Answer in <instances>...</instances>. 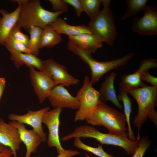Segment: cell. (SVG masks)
<instances>
[{
  "label": "cell",
  "mask_w": 157,
  "mask_h": 157,
  "mask_svg": "<svg viewBox=\"0 0 157 157\" xmlns=\"http://www.w3.org/2000/svg\"><path fill=\"white\" fill-rule=\"evenodd\" d=\"M10 54V59L17 68L23 65L36 68L39 71H43L44 66L43 61L36 56L16 51L10 49H7Z\"/></svg>",
  "instance_id": "d6986e66"
},
{
  "label": "cell",
  "mask_w": 157,
  "mask_h": 157,
  "mask_svg": "<svg viewBox=\"0 0 157 157\" xmlns=\"http://www.w3.org/2000/svg\"><path fill=\"white\" fill-rule=\"evenodd\" d=\"M77 138H91L96 140L101 144L111 145L120 147L129 154L133 155L138 146L139 141L130 140L128 137L110 133H104L94 127L83 125L76 128L71 133L62 137L61 140L66 141Z\"/></svg>",
  "instance_id": "277c9868"
},
{
  "label": "cell",
  "mask_w": 157,
  "mask_h": 157,
  "mask_svg": "<svg viewBox=\"0 0 157 157\" xmlns=\"http://www.w3.org/2000/svg\"><path fill=\"white\" fill-rule=\"evenodd\" d=\"M57 33L67 35L68 36L83 33L92 34L88 26L84 25L73 26L69 24L63 19L58 17L51 24Z\"/></svg>",
  "instance_id": "44dd1931"
},
{
  "label": "cell",
  "mask_w": 157,
  "mask_h": 157,
  "mask_svg": "<svg viewBox=\"0 0 157 157\" xmlns=\"http://www.w3.org/2000/svg\"><path fill=\"white\" fill-rule=\"evenodd\" d=\"M43 62L57 85L68 87L79 83L80 80L70 75L65 66L53 59L46 60Z\"/></svg>",
  "instance_id": "5bb4252c"
},
{
  "label": "cell",
  "mask_w": 157,
  "mask_h": 157,
  "mask_svg": "<svg viewBox=\"0 0 157 157\" xmlns=\"http://www.w3.org/2000/svg\"><path fill=\"white\" fill-rule=\"evenodd\" d=\"M3 45L7 49H10L17 52L30 53L27 47L15 40L10 33L6 38Z\"/></svg>",
  "instance_id": "83f0119b"
},
{
  "label": "cell",
  "mask_w": 157,
  "mask_h": 157,
  "mask_svg": "<svg viewBox=\"0 0 157 157\" xmlns=\"http://www.w3.org/2000/svg\"><path fill=\"white\" fill-rule=\"evenodd\" d=\"M22 6L19 5L11 12L0 9V46L3 45L7 37L18 19Z\"/></svg>",
  "instance_id": "e0dca14e"
},
{
  "label": "cell",
  "mask_w": 157,
  "mask_h": 157,
  "mask_svg": "<svg viewBox=\"0 0 157 157\" xmlns=\"http://www.w3.org/2000/svg\"><path fill=\"white\" fill-rule=\"evenodd\" d=\"M143 11L142 17L133 19L132 26L133 31L143 36L157 35V7L147 5Z\"/></svg>",
  "instance_id": "9c48e42d"
},
{
  "label": "cell",
  "mask_w": 157,
  "mask_h": 157,
  "mask_svg": "<svg viewBox=\"0 0 157 157\" xmlns=\"http://www.w3.org/2000/svg\"><path fill=\"white\" fill-rule=\"evenodd\" d=\"M12 155L11 149L7 147L4 151L0 153V157H11Z\"/></svg>",
  "instance_id": "d590c367"
},
{
  "label": "cell",
  "mask_w": 157,
  "mask_h": 157,
  "mask_svg": "<svg viewBox=\"0 0 157 157\" xmlns=\"http://www.w3.org/2000/svg\"><path fill=\"white\" fill-rule=\"evenodd\" d=\"M9 123L18 129L21 139L26 146L24 157H30L31 154L37 151L38 146L42 142V139L33 129H26L24 124L16 121H11Z\"/></svg>",
  "instance_id": "2e32d148"
},
{
  "label": "cell",
  "mask_w": 157,
  "mask_h": 157,
  "mask_svg": "<svg viewBox=\"0 0 157 157\" xmlns=\"http://www.w3.org/2000/svg\"><path fill=\"white\" fill-rule=\"evenodd\" d=\"M86 157H91L90 156H89L87 154H86L85 153Z\"/></svg>",
  "instance_id": "74e56055"
},
{
  "label": "cell",
  "mask_w": 157,
  "mask_h": 157,
  "mask_svg": "<svg viewBox=\"0 0 157 157\" xmlns=\"http://www.w3.org/2000/svg\"><path fill=\"white\" fill-rule=\"evenodd\" d=\"M92 85L89 77L85 76L83 86L78 91L76 96L79 102L80 107L75 113L74 122L85 120L101 101L100 93Z\"/></svg>",
  "instance_id": "52a82bcc"
},
{
  "label": "cell",
  "mask_w": 157,
  "mask_h": 157,
  "mask_svg": "<svg viewBox=\"0 0 157 157\" xmlns=\"http://www.w3.org/2000/svg\"><path fill=\"white\" fill-rule=\"evenodd\" d=\"M103 6L93 17L90 19L88 26L92 33L102 42H105L112 46L117 35L116 28L113 15L110 8L111 1L101 0Z\"/></svg>",
  "instance_id": "8992f818"
},
{
  "label": "cell",
  "mask_w": 157,
  "mask_h": 157,
  "mask_svg": "<svg viewBox=\"0 0 157 157\" xmlns=\"http://www.w3.org/2000/svg\"><path fill=\"white\" fill-rule=\"evenodd\" d=\"M80 153L77 150L65 149L63 152L58 154L56 157H72Z\"/></svg>",
  "instance_id": "836d02e7"
},
{
  "label": "cell",
  "mask_w": 157,
  "mask_h": 157,
  "mask_svg": "<svg viewBox=\"0 0 157 157\" xmlns=\"http://www.w3.org/2000/svg\"><path fill=\"white\" fill-rule=\"evenodd\" d=\"M10 34L15 40L22 43L27 47L29 38L27 35L22 32L21 28L16 24L11 29Z\"/></svg>",
  "instance_id": "f546056e"
},
{
  "label": "cell",
  "mask_w": 157,
  "mask_h": 157,
  "mask_svg": "<svg viewBox=\"0 0 157 157\" xmlns=\"http://www.w3.org/2000/svg\"><path fill=\"white\" fill-rule=\"evenodd\" d=\"M22 6L16 25L28 30L32 26L43 28L50 25L63 13L44 9L38 0H13Z\"/></svg>",
  "instance_id": "6da1fadb"
},
{
  "label": "cell",
  "mask_w": 157,
  "mask_h": 157,
  "mask_svg": "<svg viewBox=\"0 0 157 157\" xmlns=\"http://www.w3.org/2000/svg\"><path fill=\"white\" fill-rule=\"evenodd\" d=\"M141 80L142 81H146L150 83L152 86L157 87V78L150 74L147 71L144 72L141 77Z\"/></svg>",
  "instance_id": "d6a6232c"
},
{
  "label": "cell",
  "mask_w": 157,
  "mask_h": 157,
  "mask_svg": "<svg viewBox=\"0 0 157 157\" xmlns=\"http://www.w3.org/2000/svg\"><path fill=\"white\" fill-rule=\"evenodd\" d=\"M22 142L16 127L0 118V144L9 147L13 157H17V151L19 149Z\"/></svg>",
  "instance_id": "9a60e30c"
},
{
  "label": "cell",
  "mask_w": 157,
  "mask_h": 157,
  "mask_svg": "<svg viewBox=\"0 0 157 157\" xmlns=\"http://www.w3.org/2000/svg\"><path fill=\"white\" fill-rule=\"evenodd\" d=\"M49 110L50 107L48 106L37 111L28 110L26 113L23 115L10 113L8 116V118L11 121H17L31 126L41 138L42 142H44L47 138L42 126V117L44 113Z\"/></svg>",
  "instance_id": "7c38bea8"
},
{
  "label": "cell",
  "mask_w": 157,
  "mask_h": 157,
  "mask_svg": "<svg viewBox=\"0 0 157 157\" xmlns=\"http://www.w3.org/2000/svg\"><path fill=\"white\" fill-rule=\"evenodd\" d=\"M67 4L72 6L75 9L76 15L80 17L83 11V8L80 0H63Z\"/></svg>",
  "instance_id": "1f68e13d"
},
{
  "label": "cell",
  "mask_w": 157,
  "mask_h": 157,
  "mask_svg": "<svg viewBox=\"0 0 157 157\" xmlns=\"http://www.w3.org/2000/svg\"><path fill=\"white\" fill-rule=\"evenodd\" d=\"M62 110V108H55L47 111L44 114L42 120V123L47 126L49 131L47 144L50 147H56L58 154L65 149L61 145L59 136L60 116Z\"/></svg>",
  "instance_id": "30bf717a"
},
{
  "label": "cell",
  "mask_w": 157,
  "mask_h": 157,
  "mask_svg": "<svg viewBox=\"0 0 157 157\" xmlns=\"http://www.w3.org/2000/svg\"><path fill=\"white\" fill-rule=\"evenodd\" d=\"M85 120L90 125L104 126L109 133L128 138L124 114L103 101H100Z\"/></svg>",
  "instance_id": "3957f363"
},
{
  "label": "cell",
  "mask_w": 157,
  "mask_h": 157,
  "mask_svg": "<svg viewBox=\"0 0 157 157\" xmlns=\"http://www.w3.org/2000/svg\"><path fill=\"white\" fill-rule=\"evenodd\" d=\"M157 67V60L155 58L145 59L140 62L138 69L132 74L124 75L119 85L120 91L128 93L130 90L144 87L146 85L141 80V77L145 72Z\"/></svg>",
  "instance_id": "8fae6325"
},
{
  "label": "cell",
  "mask_w": 157,
  "mask_h": 157,
  "mask_svg": "<svg viewBox=\"0 0 157 157\" xmlns=\"http://www.w3.org/2000/svg\"><path fill=\"white\" fill-rule=\"evenodd\" d=\"M83 11L89 16L90 19L95 16L99 11L101 3L100 0H80Z\"/></svg>",
  "instance_id": "4316f807"
},
{
  "label": "cell",
  "mask_w": 157,
  "mask_h": 157,
  "mask_svg": "<svg viewBox=\"0 0 157 157\" xmlns=\"http://www.w3.org/2000/svg\"><path fill=\"white\" fill-rule=\"evenodd\" d=\"M128 94L133 97L138 104V113L133 123L138 129L136 140L139 141L140 139V130L147 118L157 127V113L155 108L157 102V87L146 85L131 89Z\"/></svg>",
  "instance_id": "7a4b0ae2"
},
{
  "label": "cell",
  "mask_w": 157,
  "mask_h": 157,
  "mask_svg": "<svg viewBox=\"0 0 157 157\" xmlns=\"http://www.w3.org/2000/svg\"><path fill=\"white\" fill-rule=\"evenodd\" d=\"M49 102L54 108L79 109L80 103L76 97L72 96L65 87L57 85L52 90L48 97Z\"/></svg>",
  "instance_id": "4fadbf2b"
},
{
  "label": "cell",
  "mask_w": 157,
  "mask_h": 157,
  "mask_svg": "<svg viewBox=\"0 0 157 157\" xmlns=\"http://www.w3.org/2000/svg\"><path fill=\"white\" fill-rule=\"evenodd\" d=\"M116 76L115 73L111 72L101 83L99 91L101 94V101L105 102L110 101L116 107L121 110L123 108V106L118 100L114 87V80Z\"/></svg>",
  "instance_id": "ffe728a7"
},
{
  "label": "cell",
  "mask_w": 157,
  "mask_h": 157,
  "mask_svg": "<svg viewBox=\"0 0 157 157\" xmlns=\"http://www.w3.org/2000/svg\"><path fill=\"white\" fill-rule=\"evenodd\" d=\"M7 147L0 144V153L4 151Z\"/></svg>",
  "instance_id": "8d00e7d4"
},
{
  "label": "cell",
  "mask_w": 157,
  "mask_h": 157,
  "mask_svg": "<svg viewBox=\"0 0 157 157\" xmlns=\"http://www.w3.org/2000/svg\"><path fill=\"white\" fill-rule=\"evenodd\" d=\"M44 67L43 71H39L33 67H29L31 83L40 104L47 98L52 90L57 85L48 71Z\"/></svg>",
  "instance_id": "ba28073f"
},
{
  "label": "cell",
  "mask_w": 157,
  "mask_h": 157,
  "mask_svg": "<svg viewBox=\"0 0 157 157\" xmlns=\"http://www.w3.org/2000/svg\"><path fill=\"white\" fill-rule=\"evenodd\" d=\"M42 30L40 27L32 26L28 31L30 38L27 48L30 53L36 56L40 53L39 47Z\"/></svg>",
  "instance_id": "cb8c5ba5"
},
{
  "label": "cell",
  "mask_w": 157,
  "mask_h": 157,
  "mask_svg": "<svg viewBox=\"0 0 157 157\" xmlns=\"http://www.w3.org/2000/svg\"><path fill=\"white\" fill-rule=\"evenodd\" d=\"M151 144L148 136H144L142 137L139 140L138 146L132 157H143Z\"/></svg>",
  "instance_id": "f1b7e54d"
},
{
  "label": "cell",
  "mask_w": 157,
  "mask_h": 157,
  "mask_svg": "<svg viewBox=\"0 0 157 157\" xmlns=\"http://www.w3.org/2000/svg\"><path fill=\"white\" fill-rule=\"evenodd\" d=\"M128 94V93L126 92L120 91L117 98L119 101H122L123 103L124 115L128 126V138L131 141H135L136 139L130 124L131 115L132 112V102L131 99Z\"/></svg>",
  "instance_id": "603a6c76"
},
{
  "label": "cell",
  "mask_w": 157,
  "mask_h": 157,
  "mask_svg": "<svg viewBox=\"0 0 157 157\" xmlns=\"http://www.w3.org/2000/svg\"><path fill=\"white\" fill-rule=\"evenodd\" d=\"M6 85V81L3 77H0V100Z\"/></svg>",
  "instance_id": "e575fe53"
},
{
  "label": "cell",
  "mask_w": 157,
  "mask_h": 157,
  "mask_svg": "<svg viewBox=\"0 0 157 157\" xmlns=\"http://www.w3.org/2000/svg\"><path fill=\"white\" fill-rule=\"evenodd\" d=\"M74 144L75 147L90 152L98 157H115L106 152L101 144L98 145L97 147H92L84 144L79 138H74Z\"/></svg>",
  "instance_id": "484cf974"
},
{
  "label": "cell",
  "mask_w": 157,
  "mask_h": 157,
  "mask_svg": "<svg viewBox=\"0 0 157 157\" xmlns=\"http://www.w3.org/2000/svg\"><path fill=\"white\" fill-rule=\"evenodd\" d=\"M69 41L78 48L92 54L102 46L103 42L93 34L83 33L68 36Z\"/></svg>",
  "instance_id": "ac0fdd59"
},
{
  "label": "cell",
  "mask_w": 157,
  "mask_h": 157,
  "mask_svg": "<svg viewBox=\"0 0 157 157\" xmlns=\"http://www.w3.org/2000/svg\"><path fill=\"white\" fill-rule=\"evenodd\" d=\"M62 40L61 34L55 31L50 25H48L42 28L39 49L53 47L60 43Z\"/></svg>",
  "instance_id": "7402d4cb"
},
{
  "label": "cell",
  "mask_w": 157,
  "mask_h": 157,
  "mask_svg": "<svg viewBox=\"0 0 157 157\" xmlns=\"http://www.w3.org/2000/svg\"><path fill=\"white\" fill-rule=\"evenodd\" d=\"M52 6L53 12L65 13L67 12L68 6L67 4L63 0H49Z\"/></svg>",
  "instance_id": "4dcf8cb0"
},
{
  "label": "cell",
  "mask_w": 157,
  "mask_h": 157,
  "mask_svg": "<svg viewBox=\"0 0 157 157\" xmlns=\"http://www.w3.org/2000/svg\"><path fill=\"white\" fill-rule=\"evenodd\" d=\"M67 48L89 65L91 72L90 81L92 85L97 83L104 74L110 71L126 65L133 58L134 54L133 52L129 53L117 59L99 61L92 57V54L81 50L70 41L68 43Z\"/></svg>",
  "instance_id": "5b68a950"
},
{
  "label": "cell",
  "mask_w": 157,
  "mask_h": 157,
  "mask_svg": "<svg viewBox=\"0 0 157 157\" xmlns=\"http://www.w3.org/2000/svg\"><path fill=\"white\" fill-rule=\"evenodd\" d=\"M147 0H127V8L126 13L122 17L125 20L130 17L135 16L140 11H143L147 6Z\"/></svg>",
  "instance_id": "d4e9b609"
}]
</instances>
